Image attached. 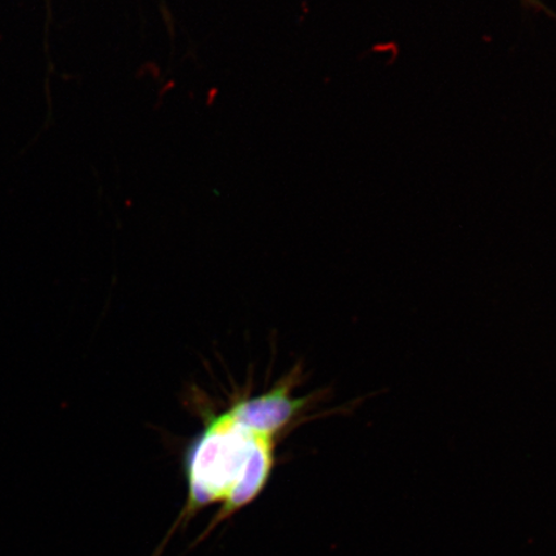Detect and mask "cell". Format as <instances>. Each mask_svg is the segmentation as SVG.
Returning <instances> with one entry per match:
<instances>
[{"label": "cell", "instance_id": "obj_1", "mask_svg": "<svg viewBox=\"0 0 556 556\" xmlns=\"http://www.w3.org/2000/svg\"><path fill=\"white\" fill-rule=\"evenodd\" d=\"M294 386L288 377L260 397H238L226 412L205 416L186 452L187 500L174 528L219 504L212 530L260 497L273 476L278 437L311 403L293 399Z\"/></svg>", "mask_w": 556, "mask_h": 556}, {"label": "cell", "instance_id": "obj_2", "mask_svg": "<svg viewBox=\"0 0 556 556\" xmlns=\"http://www.w3.org/2000/svg\"><path fill=\"white\" fill-rule=\"evenodd\" d=\"M521 4H523L526 7V9L528 10H533V11H546L548 13V15H551L552 17H556L554 15L553 12H551V10L547 9V7L541 2V0H520Z\"/></svg>", "mask_w": 556, "mask_h": 556}]
</instances>
